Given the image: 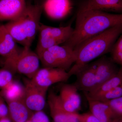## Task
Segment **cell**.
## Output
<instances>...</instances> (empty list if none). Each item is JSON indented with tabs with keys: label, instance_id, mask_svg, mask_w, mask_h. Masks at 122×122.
Listing matches in <instances>:
<instances>
[{
	"label": "cell",
	"instance_id": "obj_1",
	"mask_svg": "<svg viewBox=\"0 0 122 122\" xmlns=\"http://www.w3.org/2000/svg\"><path fill=\"white\" fill-rule=\"evenodd\" d=\"M122 24V14L109 13L81 5L77 13L73 33L64 45L74 49L85 40Z\"/></svg>",
	"mask_w": 122,
	"mask_h": 122
},
{
	"label": "cell",
	"instance_id": "obj_2",
	"mask_svg": "<svg viewBox=\"0 0 122 122\" xmlns=\"http://www.w3.org/2000/svg\"><path fill=\"white\" fill-rule=\"evenodd\" d=\"M122 32V24L112 27L85 40L74 49L76 61L68 71L71 77L92 60L111 52Z\"/></svg>",
	"mask_w": 122,
	"mask_h": 122
},
{
	"label": "cell",
	"instance_id": "obj_3",
	"mask_svg": "<svg viewBox=\"0 0 122 122\" xmlns=\"http://www.w3.org/2000/svg\"><path fill=\"white\" fill-rule=\"evenodd\" d=\"M40 61L36 53L29 47H24L15 54L4 58L3 67L13 73L17 72L24 75L31 79L39 70Z\"/></svg>",
	"mask_w": 122,
	"mask_h": 122
},
{
	"label": "cell",
	"instance_id": "obj_4",
	"mask_svg": "<svg viewBox=\"0 0 122 122\" xmlns=\"http://www.w3.org/2000/svg\"><path fill=\"white\" fill-rule=\"evenodd\" d=\"M24 102L32 111L42 110L45 106L46 98L48 88L41 87L31 79L24 81Z\"/></svg>",
	"mask_w": 122,
	"mask_h": 122
},
{
	"label": "cell",
	"instance_id": "obj_5",
	"mask_svg": "<svg viewBox=\"0 0 122 122\" xmlns=\"http://www.w3.org/2000/svg\"><path fill=\"white\" fill-rule=\"evenodd\" d=\"M42 11V4H27L25 10L20 16L29 47L32 45L38 31H39Z\"/></svg>",
	"mask_w": 122,
	"mask_h": 122
},
{
	"label": "cell",
	"instance_id": "obj_6",
	"mask_svg": "<svg viewBox=\"0 0 122 122\" xmlns=\"http://www.w3.org/2000/svg\"><path fill=\"white\" fill-rule=\"evenodd\" d=\"M70 77L63 69L44 67L39 69L31 79L40 86L49 88L55 83L67 81Z\"/></svg>",
	"mask_w": 122,
	"mask_h": 122
},
{
	"label": "cell",
	"instance_id": "obj_7",
	"mask_svg": "<svg viewBox=\"0 0 122 122\" xmlns=\"http://www.w3.org/2000/svg\"><path fill=\"white\" fill-rule=\"evenodd\" d=\"M96 61L85 65L76 73V79L74 85L78 90L90 93L96 86Z\"/></svg>",
	"mask_w": 122,
	"mask_h": 122
},
{
	"label": "cell",
	"instance_id": "obj_8",
	"mask_svg": "<svg viewBox=\"0 0 122 122\" xmlns=\"http://www.w3.org/2000/svg\"><path fill=\"white\" fill-rule=\"evenodd\" d=\"M48 102L50 114L54 122H79L78 113L66 111L58 95L51 91L48 96Z\"/></svg>",
	"mask_w": 122,
	"mask_h": 122
},
{
	"label": "cell",
	"instance_id": "obj_9",
	"mask_svg": "<svg viewBox=\"0 0 122 122\" xmlns=\"http://www.w3.org/2000/svg\"><path fill=\"white\" fill-rule=\"evenodd\" d=\"M74 84H65L61 86L58 96L64 109L70 113H76L80 109L81 99Z\"/></svg>",
	"mask_w": 122,
	"mask_h": 122
},
{
	"label": "cell",
	"instance_id": "obj_10",
	"mask_svg": "<svg viewBox=\"0 0 122 122\" xmlns=\"http://www.w3.org/2000/svg\"><path fill=\"white\" fill-rule=\"evenodd\" d=\"M26 0H0V21L16 20L25 10Z\"/></svg>",
	"mask_w": 122,
	"mask_h": 122
},
{
	"label": "cell",
	"instance_id": "obj_11",
	"mask_svg": "<svg viewBox=\"0 0 122 122\" xmlns=\"http://www.w3.org/2000/svg\"><path fill=\"white\" fill-rule=\"evenodd\" d=\"M42 5L43 11L47 16L55 20L65 17L72 8L71 0H45Z\"/></svg>",
	"mask_w": 122,
	"mask_h": 122
},
{
	"label": "cell",
	"instance_id": "obj_12",
	"mask_svg": "<svg viewBox=\"0 0 122 122\" xmlns=\"http://www.w3.org/2000/svg\"><path fill=\"white\" fill-rule=\"evenodd\" d=\"M96 86L95 90L116 75L119 69L112 58L107 57H102L96 61Z\"/></svg>",
	"mask_w": 122,
	"mask_h": 122
},
{
	"label": "cell",
	"instance_id": "obj_13",
	"mask_svg": "<svg viewBox=\"0 0 122 122\" xmlns=\"http://www.w3.org/2000/svg\"><path fill=\"white\" fill-rule=\"evenodd\" d=\"M86 98L91 113L100 122H112L114 119L118 117L110 106L106 103Z\"/></svg>",
	"mask_w": 122,
	"mask_h": 122
},
{
	"label": "cell",
	"instance_id": "obj_14",
	"mask_svg": "<svg viewBox=\"0 0 122 122\" xmlns=\"http://www.w3.org/2000/svg\"><path fill=\"white\" fill-rule=\"evenodd\" d=\"M58 61L61 69L67 71L76 61L73 49L65 45H57L48 49Z\"/></svg>",
	"mask_w": 122,
	"mask_h": 122
},
{
	"label": "cell",
	"instance_id": "obj_15",
	"mask_svg": "<svg viewBox=\"0 0 122 122\" xmlns=\"http://www.w3.org/2000/svg\"><path fill=\"white\" fill-rule=\"evenodd\" d=\"M9 116L12 122H25L29 120L32 111L25 105L24 100H19L7 102Z\"/></svg>",
	"mask_w": 122,
	"mask_h": 122
},
{
	"label": "cell",
	"instance_id": "obj_16",
	"mask_svg": "<svg viewBox=\"0 0 122 122\" xmlns=\"http://www.w3.org/2000/svg\"><path fill=\"white\" fill-rule=\"evenodd\" d=\"M16 43L5 25H0V56L5 58L17 53L20 50Z\"/></svg>",
	"mask_w": 122,
	"mask_h": 122
},
{
	"label": "cell",
	"instance_id": "obj_17",
	"mask_svg": "<svg viewBox=\"0 0 122 122\" xmlns=\"http://www.w3.org/2000/svg\"><path fill=\"white\" fill-rule=\"evenodd\" d=\"M82 5L91 9L122 14V0H87Z\"/></svg>",
	"mask_w": 122,
	"mask_h": 122
},
{
	"label": "cell",
	"instance_id": "obj_18",
	"mask_svg": "<svg viewBox=\"0 0 122 122\" xmlns=\"http://www.w3.org/2000/svg\"><path fill=\"white\" fill-rule=\"evenodd\" d=\"M5 26L16 42L24 47H29L28 38L20 17L16 20L11 21ZM30 48V47H29Z\"/></svg>",
	"mask_w": 122,
	"mask_h": 122
},
{
	"label": "cell",
	"instance_id": "obj_19",
	"mask_svg": "<svg viewBox=\"0 0 122 122\" xmlns=\"http://www.w3.org/2000/svg\"><path fill=\"white\" fill-rule=\"evenodd\" d=\"M122 83V66L117 74L105 82L98 87L90 93L84 92L86 97L95 99Z\"/></svg>",
	"mask_w": 122,
	"mask_h": 122
},
{
	"label": "cell",
	"instance_id": "obj_20",
	"mask_svg": "<svg viewBox=\"0 0 122 122\" xmlns=\"http://www.w3.org/2000/svg\"><path fill=\"white\" fill-rule=\"evenodd\" d=\"M24 94V86L19 82L14 80L0 91L1 96L7 102L23 100Z\"/></svg>",
	"mask_w": 122,
	"mask_h": 122
},
{
	"label": "cell",
	"instance_id": "obj_21",
	"mask_svg": "<svg viewBox=\"0 0 122 122\" xmlns=\"http://www.w3.org/2000/svg\"><path fill=\"white\" fill-rule=\"evenodd\" d=\"M45 27L51 37L60 41L61 44L68 41L72 35L74 30L70 25L60 27L45 25Z\"/></svg>",
	"mask_w": 122,
	"mask_h": 122
},
{
	"label": "cell",
	"instance_id": "obj_22",
	"mask_svg": "<svg viewBox=\"0 0 122 122\" xmlns=\"http://www.w3.org/2000/svg\"><path fill=\"white\" fill-rule=\"evenodd\" d=\"M39 31V39L36 51L48 50L54 46L61 44L60 41L51 36L45 28V25H40Z\"/></svg>",
	"mask_w": 122,
	"mask_h": 122
},
{
	"label": "cell",
	"instance_id": "obj_23",
	"mask_svg": "<svg viewBox=\"0 0 122 122\" xmlns=\"http://www.w3.org/2000/svg\"><path fill=\"white\" fill-rule=\"evenodd\" d=\"M36 53L44 67L61 69L58 61L48 49L36 51Z\"/></svg>",
	"mask_w": 122,
	"mask_h": 122
},
{
	"label": "cell",
	"instance_id": "obj_24",
	"mask_svg": "<svg viewBox=\"0 0 122 122\" xmlns=\"http://www.w3.org/2000/svg\"><path fill=\"white\" fill-rule=\"evenodd\" d=\"M121 97H122V83L94 100L106 102Z\"/></svg>",
	"mask_w": 122,
	"mask_h": 122
},
{
	"label": "cell",
	"instance_id": "obj_25",
	"mask_svg": "<svg viewBox=\"0 0 122 122\" xmlns=\"http://www.w3.org/2000/svg\"><path fill=\"white\" fill-rule=\"evenodd\" d=\"M13 73L8 69L3 67L0 69V89H4L13 81Z\"/></svg>",
	"mask_w": 122,
	"mask_h": 122
},
{
	"label": "cell",
	"instance_id": "obj_26",
	"mask_svg": "<svg viewBox=\"0 0 122 122\" xmlns=\"http://www.w3.org/2000/svg\"><path fill=\"white\" fill-rule=\"evenodd\" d=\"M103 102L109 105L118 117H122V97Z\"/></svg>",
	"mask_w": 122,
	"mask_h": 122
},
{
	"label": "cell",
	"instance_id": "obj_27",
	"mask_svg": "<svg viewBox=\"0 0 122 122\" xmlns=\"http://www.w3.org/2000/svg\"><path fill=\"white\" fill-rule=\"evenodd\" d=\"M30 120L32 122H50L48 116L42 111L33 113Z\"/></svg>",
	"mask_w": 122,
	"mask_h": 122
},
{
	"label": "cell",
	"instance_id": "obj_28",
	"mask_svg": "<svg viewBox=\"0 0 122 122\" xmlns=\"http://www.w3.org/2000/svg\"><path fill=\"white\" fill-rule=\"evenodd\" d=\"M79 122H100L90 112L77 114Z\"/></svg>",
	"mask_w": 122,
	"mask_h": 122
},
{
	"label": "cell",
	"instance_id": "obj_29",
	"mask_svg": "<svg viewBox=\"0 0 122 122\" xmlns=\"http://www.w3.org/2000/svg\"><path fill=\"white\" fill-rule=\"evenodd\" d=\"M5 101L0 95V118L9 116L8 107Z\"/></svg>",
	"mask_w": 122,
	"mask_h": 122
},
{
	"label": "cell",
	"instance_id": "obj_30",
	"mask_svg": "<svg viewBox=\"0 0 122 122\" xmlns=\"http://www.w3.org/2000/svg\"><path fill=\"white\" fill-rule=\"evenodd\" d=\"M120 35V37L114 44L110 52L111 54L122 51V32Z\"/></svg>",
	"mask_w": 122,
	"mask_h": 122
},
{
	"label": "cell",
	"instance_id": "obj_31",
	"mask_svg": "<svg viewBox=\"0 0 122 122\" xmlns=\"http://www.w3.org/2000/svg\"><path fill=\"white\" fill-rule=\"evenodd\" d=\"M113 61L116 63L119 64L122 66V51L111 54Z\"/></svg>",
	"mask_w": 122,
	"mask_h": 122
},
{
	"label": "cell",
	"instance_id": "obj_32",
	"mask_svg": "<svg viewBox=\"0 0 122 122\" xmlns=\"http://www.w3.org/2000/svg\"><path fill=\"white\" fill-rule=\"evenodd\" d=\"M0 122H12L9 116L0 118Z\"/></svg>",
	"mask_w": 122,
	"mask_h": 122
},
{
	"label": "cell",
	"instance_id": "obj_33",
	"mask_svg": "<svg viewBox=\"0 0 122 122\" xmlns=\"http://www.w3.org/2000/svg\"><path fill=\"white\" fill-rule=\"evenodd\" d=\"M112 122H122V117H117L114 119Z\"/></svg>",
	"mask_w": 122,
	"mask_h": 122
},
{
	"label": "cell",
	"instance_id": "obj_34",
	"mask_svg": "<svg viewBox=\"0 0 122 122\" xmlns=\"http://www.w3.org/2000/svg\"><path fill=\"white\" fill-rule=\"evenodd\" d=\"M32 122L30 119L29 120H28V121H26V122Z\"/></svg>",
	"mask_w": 122,
	"mask_h": 122
}]
</instances>
